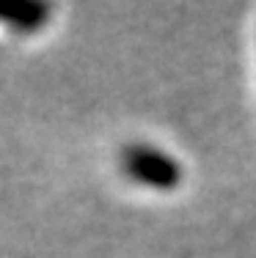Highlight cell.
<instances>
[{"mask_svg":"<svg viewBox=\"0 0 256 258\" xmlns=\"http://www.w3.org/2000/svg\"><path fill=\"white\" fill-rule=\"evenodd\" d=\"M50 9L41 3H0V22L17 30H36L44 25Z\"/></svg>","mask_w":256,"mask_h":258,"instance_id":"7a4b0ae2","label":"cell"},{"mask_svg":"<svg viewBox=\"0 0 256 258\" xmlns=\"http://www.w3.org/2000/svg\"><path fill=\"white\" fill-rule=\"evenodd\" d=\"M121 168L132 181L151 189H174L182 181L179 162L151 146H127L121 154Z\"/></svg>","mask_w":256,"mask_h":258,"instance_id":"6da1fadb","label":"cell"}]
</instances>
